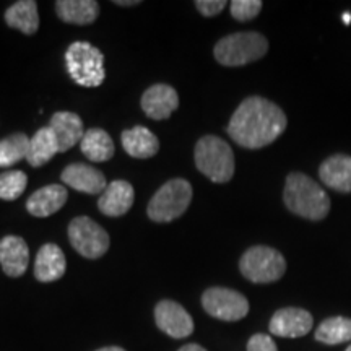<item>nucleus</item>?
I'll use <instances>...</instances> for the list:
<instances>
[{
	"label": "nucleus",
	"mask_w": 351,
	"mask_h": 351,
	"mask_svg": "<svg viewBox=\"0 0 351 351\" xmlns=\"http://www.w3.org/2000/svg\"><path fill=\"white\" fill-rule=\"evenodd\" d=\"M202 306L215 319L236 322L249 314V301L230 288H208L202 296Z\"/></svg>",
	"instance_id": "nucleus-9"
},
{
	"label": "nucleus",
	"mask_w": 351,
	"mask_h": 351,
	"mask_svg": "<svg viewBox=\"0 0 351 351\" xmlns=\"http://www.w3.org/2000/svg\"><path fill=\"white\" fill-rule=\"evenodd\" d=\"M116 5H121V7H130V5H138L140 0H116Z\"/></svg>",
	"instance_id": "nucleus-32"
},
{
	"label": "nucleus",
	"mask_w": 351,
	"mask_h": 351,
	"mask_svg": "<svg viewBox=\"0 0 351 351\" xmlns=\"http://www.w3.org/2000/svg\"><path fill=\"white\" fill-rule=\"evenodd\" d=\"M69 199V192L64 186L51 184V186L38 189L26 202V210L29 215L38 218H46L59 212Z\"/></svg>",
	"instance_id": "nucleus-17"
},
{
	"label": "nucleus",
	"mask_w": 351,
	"mask_h": 351,
	"mask_svg": "<svg viewBox=\"0 0 351 351\" xmlns=\"http://www.w3.org/2000/svg\"><path fill=\"white\" fill-rule=\"evenodd\" d=\"M49 129L54 134V137L59 143L60 153L69 152L70 148L75 147L78 142H82L85 130H83V121L75 112L59 111L51 117Z\"/></svg>",
	"instance_id": "nucleus-16"
},
{
	"label": "nucleus",
	"mask_w": 351,
	"mask_h": 351,
	"mask_svg": "<svg viewBox=\"0 0 351 351\" xmlns=\"http://www.w3.org/2000/svg\"><path fill=\"white\" fill-rule=\"evenodd\" d=\"M121 140L124 150L130 156L140 158V160L155 156L158 150H160V140L156 138V135L152 130H148L143 125L124 130L121 135Z\"/></svg>",
	"instance_id": "nucleus-20"
},
{
	"label": "nucleus",
	"mask_w": 351,
	"mask_h": 351,
	"mask_svg": "<svg viewBox=\"0 0 351 351\" xmlns=\"http://www.w3.org/2000/svg\"><path fill=\"white\" fill-rule=\"evenodd\" d=\"M98 351H125V350L121 348V346H106V348H101Z\"/></svg>",
	"instance_id": "nucleus-33"
},
{
	"label": "nucleus",
	"mask_w": 351,
	"mask_h": 351,
	"mask_svg": "<svg viewBox=\"0 0 351 351\" xmlns=\"http://www.w3.org/2000/svg\"><path fill=\"white\" fill-rule=\"evenodd\" d=\"M287 116L271 101L251 96L232 114L228 134L241 147L257 150L274 143L287 129Z\"/></svg>",
	"instance_id": "nucleus-1"
},
{
	"label": "nucleus",
	"mask_w": 351,
	"mask_h": 351,
	"mask_svg": "<svg viewBox=\"0 0 351 351\" xmlns=\"http://www.w3.org/2000/svg\"><path fill=\"white\" fill-rule=\"evenodd\" d=\"M59 150V143L49 129V125L39 129L36 134L29 138V150L26 155V161L33 166V168H39V166L46 165L51 161Z\"/></svg>",
	"instance_id": "nucleus-24"
},
{
	"label": "nucleus",
	"mask_w": 351,
	"mask_h": 351,
	"mask_svg": "<svg viewBox=\"0 0 351 351\" xmlns=\"http://www.w3.org/2000/svg\"><path fill=\"white\" fill-rule=\"evenodd\" d=\"M315 340L324 345H340L351 341V319H326L315 330Z\"/></svg>",
	"instance_id": "nucleus-25"
},
{
	"label": "nucleus",
	"mask_w": 351,
	"mask_h": 351,
	"mask_svg": "<svg viewBox=\"0 0 351 351\" xmlns=\"http://www.w3.org/2000/svg\"><path fill=\"white\" fill-rule=\"evenodd\" d=\"M263 3L261 0H232L230 3V10L232 19L239 21H249L261 13Z\"/></svg>",
	"instance_id": "nucleus-28"
},
{
	"label": "nucleus",
	"mask_w": 351,
	"mask_h": 351,
	"mask_svg": "<svg viewBox=\"0 0 351 351\" xmlns=\"http://www.w3.org/2000/svg\"><path fill=\"white\" fill-rule=\"evenodd\" d=\"M313 315L300 307H285L276 311L270 320V332L283 339H300L313 328Z\"/></svg>",
	"instance_id": "nucleus-11"
},
{
	"label": "nucleus",
	"mask_w": 351,
	"mask_h": 351,
	"mask_svg": "<svg viewBox=\"0 0 351 351\" xmlns=\"http://www.w3.org/2000/svg\"><path fill=\"white\" fill-rule=\"evenodd\" d=\"M29 249L25 239L19 236H5L0 241V265L3 274L19 278L28 269Z\"/></svg>",
	"instance_id": "nucleus-15"
},
{
	"label": "nucleus",
	"mask_w": 351,
	"mask_h": 351,
	"mask_svg": "<svg viewBox=\"0 0 351 351\" xmlns=\"http://www.w3.org/2000/svg\"><path fill=\"white\" fill-rule=\"evenodd\" d=\"M283 200L289 212L298 217L313 219H324L330 212V199L327 192L302 173H291L285 184Z\"/></svg>",
	"instance_id": "nucleus-2"
},
{
	"label": "nucleus",
	"mask_w": 351,
	"mask_h": 351,
	"mask_svg": "<svg viewBox=\"0 0 351 351\" xmlns=\"http://www.w3.org/2000/svg\"><path fill=\"white\" fill-rule=\"evenodd\" d=\"M69 241L72 247L86 258L103 257L109 249V234L88 217H78L70 221Z\"/></svg>",
	"instance_id": "nucleus-8"
},
{
	"label": "nucleus",
	"mask_w": 351,
	"mask_h": 351,
	"mask_svg": "<svg viewBox=\"0 0 351 351\" xmlns=\"http://www.w3.org/2000/svg\"><path fill=\"white\" fill-rule=\"evenodd\" d=\"M59 19L72 25H91L99 15V3L95 0H57Z\"/></svg>",
	"instance_id": "nucleus-21"
},
{
	"label": "nucleus",
	"mask_w": 351,
	"mask_h": 351,
	"mask_svg": "<svg viewBox=\"0 0 351 351\" xmlns=\"http://www.w3.org/2000/svg\"><path fill=\"white\" fill-rule=\"evenodd\" d=\"M80 150L88 160L95 161V163L109 161L116 152L111 135L103 129L86 130L80 142Z\"/></svg>",
	"instance_id": "nucleus-23"
},
{
	"label": "nucleus",
	"mask_w": 351,
	"mask_h": 351,
	"mask_svg": "<svg viewBox=\"0 0 351 351\" xmlns=\"http://www.w3.org/2000/svg\"><path fill=\"white\" fill-rule=\"evenodd\" d=\"M60 179L69 187L75 189L78 192H85V194L90 195L103 194L104 189L108 187L106 178H104V174L99 169L83 163L69 165L62 171V174H60Z\"/></svg>",
	"instance_id": "nucleus-13"
},
{
	"label": "nucleus",
	"mask_w": 351,
	"mask_h": 351,
	"mask_svg": "<svg viewBox=\"0 0 351 351\" xmlns=\"http://www.w3.org/2000/svg\"><path fill=\"white\" fill-rule=\"evenodd\" d=\"M5 23L10 28L19 29L25 34H34L39 28L38 3L34 0H20L5 12Z\"/></svg>",
	"instance_id": "nucleus-22"
},
{
	"label": "nucleus",
	"mask_w": 351,
	"mask_h": 351,
	"mask_svg": "<svg viewBox=\"0 0 351 351\" xmlns=\"http://www.w3.org/2000/svg\"><path fill=\"white\" fill-rule=\"evenodd\" d=\"M140 104L150 119L165 121L179 108V96L173 86L158 83L145 91Z\"/></svg>",
	"instance_id": "nucleus-12"
},
{
	"label": "nucleus",
	"mask_w": 351,
	"mask_h": 351,
	"mask_svg": "<svg viewBox=\"0 0 351 351\" xmlns=\"http://www.w3.org/2000/svg\"><path fill=\"white\" fill-rule=\"evenodd\" d=\"M28 178L23 171H7L0 174V199L12 202L23 194Z\"/></svg>",
	"instance_id": "nucleus-27"
},
{
	"label": "nucleus",
	"mask_w": 351,
	"mask_h": 351,
	"mask_svg": "<svg viewBox=\"0 0 351 351\" xmlns=\"http://www.w3.org/2000/svg\"><path fill=\"white\" fill-rule=\"evenodd\" d=\"M178 351H207L204 348V346L197 345V343H189V345H184L182 348H179Z\"/></svg>",
	"instance_id": "nucleus-31"
},
{
	"label": "nucleus",
	"mask_w": 351,
	"mask_h": 351,
	"mask_svg": "<svg viewBox=\"0 0 351 351\" xmlns=\"http://www.w3.org/2000/svg\"><path fill=\"white\" fill-rule=\"evenodd\" d=\"M228 3L225 0H197L195 7L204 16H217L225 10Z\"/></svg>",
	"instance_id": "nucleus-30"
},
{
	"label": "nucleus",
	"mask_w": 351,
	"mask_h": 351,
	"mask_svg": "<svg viewBox=\"0 0 351 351\" xmlns=\"http://www.w3.org/2000/svg\"><path fill=\"white\" fill-rule=\"evenodd\" d=\"M269 51V41L261 33L241 32L221 38L215 46V59L226 67H239L262 59Z\"/></svg>",
	"instance_id": "nucleus-3"
},
{
	"label": "nucleus",
	"mask_w": 351,
	"mask_h": 351,
	"mask_svg": "<svg viewBox=\"0 0 351 351\" xmlns=\"http://www.w3.org/2000/svg\"><path fill=\"white\" fill-rule=\"evenodd\" d=\"M343 21H345V25H350L351 23V15H350V13H345Z\"/></svg>",
	"instance_id": "nucleus-34"
},
{
	"label": "nucleus",
	"mask_w": 351,
	"mask_h": 351,
	"mask_svg": "<svg viewBox=\"0 0 351 351\" xmlns=\"http://www.w3.org/2000/svg\"><path fill=\"white\" fill-rule=\"evenodd\" d=\"M192 200V186L186 179H171L158 189L148 204L147 213L156 223H169L189 208Z\"/></svg>",
	"instance_id": "nucleus-6"
},
{
	"label": "nucleus",
	"mask_w": 351,
	"mask_h": 351,
	"mask_svg": "<svg viewBox=\"0 0 351 351\" xmlns=\"http://www.w3.org/2000/svg\"><path fill=\"white\" fill-rule=\"evenodd\" d=\"M134 199L135 192L132 184L117 179V181L108 184V187L104 189L98 200V208L106 217H121L132 208Z\"/></svg>",
	"instance_id": "nucleus-14"
},
{
	"label": "nucleus",
	"mask_w": 351,
	"mask_h": 351,
	"mask_svg": "<svg viewBox=\"0 0 351 351\" xmlns=\"http://www.w3.org/2000/svg\"><path fill=\"white\" fill-rule=\"evenodd\" d=\"M239 270L252 283H274L287 271V261L276 249L254 245L241 257Z\"/></svg>",
	"instance_id": "nucleus-7"
},
{
	"label": "nucleus",
	"mask_w": 351,
	"mask_h": 351,
	"mask_svg": "<svg viewBox=\"0 0 351 351\" xmlns=\"http://www.w3.org/2000/svg\"><path fill=\"white\" fill-rule=\"evenodd\" d=\"M29 137L25 134H12L0 140V168L16 165L28 155Z\"/></svg>",
	"instance_id": "nucleus-26"
},
{
	"label": "nucleus",
	"mask_w": 351,
	"mask_h": 351,
	"mask_svg": "<svg viewBox=\"0 0 351 351\" xmlns=\"http://www.w3.org/2000/svg\"><path fill=\"white\" fill-rule=\"evenodd\" d=\"M65 65L69 75L80 86H99L106 78L103 52L90 43L77 41L70 44L65 52Z\"/></svg>",
	"instance_id": "nucleus-5"
},
{
	"label": "nucleus",
	"mask_w": 351,
	"mask_h": 351,
	"mask_svg": "<svg viewBox=\"0 0 351 351\" xmlns=\"http://www.w3.org/2000/svg\"><path fill=\"white\" fill-rule=\"evenodd\" d=\"M320 181L337 192H351V156L333 155L319 168Z\"/></svg>",
	"instance_id": "nucleus-19"
},
{
	"label": "nucleus",
	"mask_w": 351,
	"mask_h": 351,
	"mask_svg": "<svg viewBox=\"0 0 351 351\" xmlns=\"http://www.w3.org/2000/svg\"><path fill=\"white\" fill-rule=\"evenodd\" d=\"M247 351H278L274 339L265 333H256L247 343Z\"/></svg>",
	"instance_id": "nucleus-29"
},
{
	"label": "nucleus",
	"mask_w": 351,
	"mask_h": 351,
	"mask_svg": "<svg viewBox=\"0 0 351 351\" xmlns=\"http://www.w3.org/2000/svg\"><path fill=\"white\" fill-rule=\"evenodd\" d=\"M346 351H351V345L348 346V348H346Z\"/></svg>",
	"instance_id": "nucleus-35"
},
{
	"label": "nucleus",
	"mask_w": 351,
	"mask_h": 351,
	"mask_svg": "<svg viewBox=\"0 0 351 351\" xmlns=\"http://www.w3.org/2000/svg\"><path fill=\"white\" fill-rule=\"evenodd\" d=\"M195 166L210 181L223 184L231 181L234 174V155L225 140L205 135L195 145Z\"/></svg>",
	"instance_id": "nucleus-4"
},
{
	"label": "nucleus",
	"mask_w": 351,
	"mask_h": 351,
	"mask_svg": "<svg viewBox=\"0 0 351 351\" xmlns=\"http://www.w3.org/2000/svg\"><path fill=\"white\" fill-rule=\"evenodd\" d=\"M65 256L57 244H44L34 261V276L38 282L51 283L60 280L65 274Z\"/></svg>",
	"instance_id": "nucleus-18"
},
{
	"label": "nucleus",
	"mask_w": 351,
	"mask_h": 351,
	"mask_svg": "<svg viewBox=\"0 0 351 351\" xmlns=\"http://www.w3.org/2000/svg\"><path fill=\"white\" fill-rule=\"evenodd\" d=\"M156 326L173 339H186L194 332V320L191 314L176 301H160L155 307Z\"/></svg>",
	"instance_id": "nucleus-10"
}]
</instances>
